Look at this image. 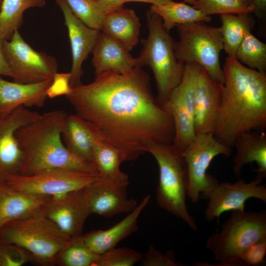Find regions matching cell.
Masks as SVG:
<instances>
[{
    "label": "cell",
    "mask_w": 266,
    "mask_h": 266,
    "mask_svg": "<svg viewBox=\"0 0 266 266\" xmlns=\"http://www.w3.org/2000/svg\"><path fill=\"white\" fill-rule=\"evenodd\" d=\"M33 261V256L25 249L0 240V266H22Z\"/></svg>",
    "instance_id": "e575fe53"
},
{
    "label": "cell",
    "mask_w": 266,
    "mask_h": 266,
    "mask_svg": "<svg viewBox=\"0 0 266 266\" xmlns=\"http://www.w3.org/2000/svg\"><path fill=\"white\" fill-rule=\"evenodd\" d=\"M263 179L255 177L246 183L239 178L233 183H219L211 192L204 211V217L208 222L213 221L225 212L245 210L246 201L250 198L259 199L266 202V184H261Z\"/></svg>",
    "instance_id": "4fadbf2b"
},
{
    "label": "cell",
    "mask_w": 266,
    "mask_h": 266,
    "mask_svg": "<svg viewBox=\"0 0 266 266\" xmlns=\"http://www.w3.org/2000/svg\"><path fill=\"white\" fill-rule=\"evenodd\" d=\"M179 39L175 41V52L180 62L196 63L217 81L224 83V74L220 63L223 50L220 27L197 21L176 26Z\"/></svg>",
    "instance_id": "ba28073f"
},
{
    "label": "cell",
    "mask_w": 266,
    "mask_h": 266,
    "mask_svg": "<svg viewBox=\"0 0 266 266\" xmlns=\"http://www.w3.org/2000/svg\"><path fill=\"white\" fill-rule=\"evenodd\" d=\"M3 51L12 72L13 81L33 83L52 79L58 65L52 56L35 51L23 39L18 31L5 40Z\"/></svg>",
    "instance_id": "30bf717a"
},
{
    "label": "cell",
    "mask_w": 266,
    "mask_h": 266,
    "mask_svg": "<svg viewBox=\"0 0 266 266\" xmlns=\"http://www.w3.org/2000/svg\"><path fill=\"white\" fill-rule=\"evenodd\" d=\"M45 3V0H3L0 10V36L9 39L22 25L25 11L42 7Z\"/></svg>",
    "instance_id": "f1b7e54d"
},
{
    "label": "cell",
    "mask_w": 266,
    "mask_h": 266,
    "mask_svg": "<svg viewBox=\"0 0 266 266\" xmlns=\"http://www.w3.org/2000/svg\"><path fill=\"white\" fill-rule=\"evenodd\" d=\"M236 155L233 160V170L239 177L245 165L255 162L258 167L253 168L256 177L264 179L266 177V133L265 131H251L239 136L233 146Z\"/></svg>",
    "instance_id": "603a6c76"
},
{
    "label": "cell",
    "mask_w": 266,
    "mask_h": 266,
    "mask_svg": "<svg viewBox=\"0 0 266 266\" xmlns=\"http://www.w3.org/2000/svg\"><path fill=\"white\" fill-rule=\"evenodd\" d=\"M55 1L63 12L68 31L72 55L70 85L73 87L81 84L83 63L92 53L101 31L88 27L78 19L65 0Z\"/></svg>",
    "instance_id": "e0dca14e"
},
{
    "label": "cell",
    "mask_w": 266,
    "mask_h": 266,
    "mask_svg": "<svg viewBox=\"0 0 266 266\" xmlns=\"http://www.w3.org/2000/svg\"><path fill=\"white\" fill-rule=\"evenodd\" d=\"M149 10L162 18L164 26L169 31L178 25L197 21L209 22L212 20L210 16L193 6L173 0L163 5H152Z\"/></svg>",
    "instance_id": "83f0119b"
},
{
    "label": "cell",
    "mask_w": 266,
    "mask_h": 266,
    "mask_svg": "<svg viewBox=\"0 0 266 266\" xmlns=\"http://www.w3.org/2000/svg\"><path fill=\"white\" fill-rule=\"evenodd\" d=\"M72 13L88 27L101 31L105 14L94 0H65Z\"/></svg>",
    "instance_id": "d6a6232c"
},
{
    "label": "cell",
    "mask_w": 266,
    "mask_h": 266,
    "mask_svg": "<svg viewBox=\"0 0 266 266\" xmlns=\"http://www.w3.org/2000/svg\"><path fill=\"white\" fill-rule=\"evenodd\" d=\"M39 212L72 238L82 234L85 222L91 214L83 189L52 196Z\"/></svg>",
    "instance_id": "9a60e30c"
},
{
    "label": "cell",
    "mask_w": 266,
    "mask_h": 266,
    "mask_svg": "<svg viewBox=\"0 0 266 266\" xmlns=\"http://www.w3.org/2000/svg\"><path fill=\"white\" fill-rule=\"evenodd\" d=\"M253 6V12L259 18L265 16L266 13V0H250Z\"/></svg>",
    "instance_id": "60d3db41"
},
{
    "label": "cell",
    "mask_w": 266,
    "mask_h": 266,
    "mask_svg": "<svg viewBox=\"0 0 266 266\" xmlns=\"http://www.w3.org/2000/svg\"><path fill=\"white\" fill-rule=\"evenodd\" d=\"M127 187L114 185L98 178L83 189L84 198L91 214L111 218L132 212L137 205L129 198Z\"/></svg>",
    "instance_id": "ac0fdd59"
},
{
    "label": "cell",
    "mask_w": 266,
    "mask_h": 266,
    "mask_svg": "<svg viewBox=\"0 0 266 266\" xmlns=\"http://www.w3.org/2000/svg\"><path fill=\"white\" fill-rule=\"evenodd\" d=\"M222 26L220 27L223 50L228 57L235 58L237 49L246 34L251 32L255 20L251 13L220 15Z\"/></svg>",
    "instance_id": "4316f807"
},
{
    "label": "cell",
    "mask_w": 266,
    "mask_h": 266,
    "mask_svg": "<svg viewBox=\"0 0 266 266\" xmlns=\"http://www.w3.org/2000/svg\"><path fill=\"white\" fill-rule=\"evenodd\" d=\"M51 197L20 192L0 181V229L11 221L38 212Z\"/></svg>",
    "instance_id": "7402d4cb"
},
{
    "label": "cell",
    "mask_w": 266,
    "mask_h": 266,
    "mask_svg": "<svg viewBox=\"0 0 266 266\" xmlns=\"http://www.w3.org/2000/svg\"><path fill=\"white\" fill-rule=\"evenodd\" d=\"M97 178V175L89 173L52 168L30 175H12L4 182L20 192L53 197L83 189Z\"/></svg>",
    "instance_id": "8fae6325"
},
{
    "label": "cell",
    "mask_w": 266,
    "mask_h": 266,
    "mask_svg": "<svg viewBox=\"0 0 266 266\" xmlns=\"http://www.w3.org/2000/svg\"><path fill=\"white\" fill-rule=\"evenodd\" d=\"M72 239L39 211L11 221L0 229V240L25 249L33 261L45 265L57 263Z\"/></svg>",
    "instance_id": "5b68a950"
},
{
    "label": "cell",
    "mask_w": 266,
    "mask_h": 266,
    "mask_svg": "<svg viewBox=\"0 0 266 266\" xmlns=\"http://www.w3.org/2000/svg\"><path fill=\"white\" fill-rule=\"evenodd\" d=\"M184 1L193 5L195 3L196 0H184Z\"/></svg>",
    "instance_id": "7bdbcfd3"
},
{
    "label": "cell",
    "mask_w": 266,
    "mask_h": 266,
    "mask_svg": "<svg viewBox=\"0 0 266 266\" xmlns=\"http://www.w3.org/2000/svg\"><path fill=\"white\" fill-rule=\"evenodd\" d=\"M70 77V72H56L47 90V98L53 99L60 96H66L69 94L72 90Z\"/></svg>",
    "instance_id": "74e56055"
},
{
    "label": "cell",
    "mask_w": 266,
    "mask_h": 266,
    "mask_svg": "<svg viewBox=\"0 0 266 266\" xmlns=\"http://www.w3.org/2000/svg\"><path fill=\"white\" fill-rule=\"evenodd\" d=\"M66 97L75 114L91 122L127 161L151 145L173 143L172 118L154 97L150 77L139 66L122 74L105 71L89 84L72 87Z\"/></svg>",
    "instance_id": "6da1fadb"
},
{
    "label": "cell",
    "mask_w": 266,
    "mask_h": 266,
    "mask_svg": "<svg viewBox=\"0 0 266 266\" xmlns=\"http://www.w3.org/2000/svg\"><path fill=\"white\" fill-rule=\"evenodd\" d=\"M200 66L196 63L186 64L181 82L161 105L172 118L175 129L173 144L181 151L189 145L196 135L194 124V88Z\"/></svg>",
    "instance_id": "7c38bea8"
},
{
    "label": "cell",
    "mask_w": 266,
    "mask_h": 266,
    "mask_svg": "<svg viewBox=\"0 0 266 266\" xmlns=\"http://www.w3.org/2000/svg\"><path fill=\"white\" fill-rule=\"evenodd\" d=\"M235 58L250 68L266 72V44L251 32L246 34L238 46Z\"/></svg>",
    "instance_id": "f546056e"
},
{
    "label": "cell",
    "mask_w": 266,
    "mask_h": 266,
    "mask_svg": "<svg viewBox=\"0 0 266 266\" xmlns=\"http://www.w3.org/2000/svg\"><path fill=\"white\" fill-rule=\"evenodd\" d=\"M92 54L96 77L109 70L124 73L138 66L137 58H133L122 44L101 32Z\"/></svg>",
    "instance_id": "44dd1931"
},
{
    "label": "cell",
    "mask_w": 266,
    "mask_h": 266,
    "mask_svg": "<svg viewBox=\"0 0 266 266\" xmlns=\"http://www.w3.org/2000/svg\"><path fill=\"white\" fill-rule=\"evenodd\" d=\"M146 20L148 34L142 40L143 47L137 57L138 65L141 67L147 66L152 69L157 90L156 100L161 105L181 82L185 64L176 58L175 41L162 18L149 10Z\"/></svg>",
    "instance_id": "277c9868"
},
{
    "label": "cell",
    "mask_w": 266,
    "mask_h": 266,
    "mask_svg": "<svg viewBox=\"0 0 266 266\" xmlns=\"http://www.w3.org/2000/svg\"><path fill=\"white\" fill-rule=\"evenodd\" d=\"M172 0H126V2H142L151 3L152 5H163L166 4Z\"/></svg>",
    "instance_id": "b9f144b4"
},
{
    "label": "cell",
    "mask_w": 266,
    "mask_h": 266,
    "mask_svg": "<svg viewBox=\"0 0 266 266\" xmlns=\"http://www.w3.org/2000/svg\"><path fill=\"white\" fill-rule=\"evenodd\" d=\"M147 152L156 159L159 169L156 200L163 209L182 219L193 230L198 227L186 204L188 174L182 151L172 144H155Z\"/></svg>",
    "instance_id": "8992f818"
},
{
    "label": "cell",
    "mask_w": 266,
    "mask_h": 266,
    "mask_svg": "<svg viewBox=\"0 0 266 266\" xmlns=\"http://www.w3.org/2000/svg\"><path fill=\"white\" fill-rule=\"evenodd\" d=\"M143 266H181L180 263L175 262L173 252L163 254L150 245L146 253L142 254L140 261Z\"/></svg>",
    "instance_id": "d590c367"
},
{
    "label": "cell",
    "mask_w": 266,
    "mask_h": 266,
    "mask_svg": "<svg viewBox=\"0 0 266 266\" xmlns=\"http://www.w3.org/2000/svg\"><path fill=\"white\" fill-rule=\"evenodd\" d=\"M52 80L20 83L4 80L0 75V115L8 114L21 106H43L47 98V90Z\"/></svg>",
    "instance_id": "ffe728a7"
},
{
    "label": "cell",
    "mask_w": 266,
    "mask_h": 266,
    "mask_svg": "<svg viewBox=\"0 0 266 266\" xmlns=\"http://www.w3.org/2000/svg\"><path fill=\"white\" fill-rule=\"evenodd\" d=\"M193 6L206 15L252 13L250 0H196Z\"/></svg>",
    "instance_id": "4dcf8cb0"
},
{
    "label": "cell",
    "mask_w": 266,
    "mask_h": 266,
    "mask_svg": "<svg viewBox=\"0 0 266 266\" xmlns=\"http://www.w3.org/2000/svg\"><path fill=\"white\" fill-rule=\"evenodd\" d=\"M142 254L128 247H114L97 254L94 266H132L140 262Z\"/></svg>",
    "instance_id": "836d02e7"
},
{
    "label": "cell",
    "mask_w": 266,
    "mask_h": 266,
    "mask_svg": "<svg viewBox=\"0 0 266 266\" xmlns=\"http://www.w3.org/2000/svg\"><path fill=\"white\" fill-rule=\"evenodd\" d=\"M266 254V238H265L250 246L239 259L244 266H258L264 263Z\"/></svg>",
    "instance_id": "8d00e7d4"
},
{
    "label": "cell",
    "mask_w": 266,
    "mask_h": 266,
    "mask_svg": "<svg viewBox=\"0 0 266 266\" xmlns=\"http://www.w3.org/2000/svg\"><path fill=\"white\" fill-rule=\"evenodd\" d=\"M266 238V211L233 210L219 233L208 238L206 247L221 266H244L239 258L250 246Z\"/></svg>",
    "instance_id": "52a82bcc"
},
{
    "label": "cell",
    "mask_w": 266,
    "mask_h": 266,
    "mask_svg": "<svg viewBox=\"0 0 266 266\" xmlns=\"http://www.w3.org/2000/svg\"><path fill=\"white\" fill-rule=\"evenodd\" d=\"M127 161L125 154L119 149L103 140L100 135L95 139L93 163L99 179L114 185L127 187L129 176L120 169Z\"/></svg>",
    "instance_id": "d4e9b609"
},
{
    "label": "cell",
    "mask_w": 266,
    "mask_h": 266,
    "mask_svg": "<svg viewBox=\"0 0 266 266\" xmlns=\"http://www.w3.org/2000/svg\"><path fill=\"white\" fill-rule=\"evenodd\" d=\"M97 256L78 236L72 238L62 251L57 263L64 266H91L94 265Z\"/></svg>",
    "instance_id": "1f68e13d"
},
{
    "label": "cell",
    "mask_w": 266,
    "mask_h": 266,
    "mask_svg": "<svg viewBox=\"0 0 266 266\" xmlns=\"http://www.w3.org/2000/svg\"><path fill=\"white\" fill-rule=\"evenodd\" d=\"M99 135L91 122L75 114L67 115L62 132L65 146L74 155L92 164L94 143Z\"/></svg>",
    "instance_id": "cb8c5ba5"
},
{
    "label": "cell",
    "mask_w": 266,
    "mask_h": 266,
    "mask_svg": "<svg viewBox=\"0 0 266 266\" xmlns=\"http://www.w3.org/2000/svg\"><path fill=\"white\" fill-rule=\"evenodd\" d=\"M232 148L219 141L212 133L196 134L182 153L188 174L187 197L196 203L200 197L208 200L219 182L207 170L213 159L220 155L230 156Z\"/></svg>",
    "instance_id": "9c48e42d"
},
{
    "label": "cell",
    "mask_w": 266,
    "mask_h": 266,
    "mask_svg": "<svg viewBox=\"0 0 266 266\" xmlns=\"http://www.w3.org/2000/svg\"><path fill=\"white\" fill-rule=\"evenodd\" d=\"M5 39L0 36V75L12 77V72L6 62L3 51V43Z\"/></svg>",
    "instance_id": "ab89813d"
},
{
    "label": "cell",
    "mask_w": 266,
    "mask_h": 266,
    "mask_svg": "<svg viewBox=\"0 0 266 266\" xmlns=\"http://www.w3.org/2000/svg\"><path fill=\"white\" fill-rule=\"evenodd\" d=\"M222 68L225 79L214 135L232 148L241 134L266 129V72L228 56Z\"/></svg>",
    "instance_id": "7a4b0ae2"
},
{
    "label": "cell",
    "mask_w": 266,
    "mask_h": 266,
    "mask_svg": "<svg viewBox=\"0 0 266 266\" xmlns=\"http://www.w3.org/2000/svg\"><path fill=\"white\" fill-rule=\"evenodd\" d=\"M150 195L145 196L137 206L119 222L105 230L93 231L78 237L97 254L104 253L130 236L138 229V220L142 211L150 201Z\"/></svg>",
    "instance_id": "d6986e66"
},
{
    "label": "cell",
    "mask_w": 266,
    "mask_h": 266,
    "mask_svg": "<svg viewBox=\"0 0 266 266\" xmlns=\"http://www.w3.org/2000/svg\"><path fill=\"white\" fill-rule=\"evenodd\" d=\"M67 115L62 110L50 111L16 132L23 155L19 174L30 175L48 169L63 168L98 176L93 164L65 146L62 132Z\"/></svg>",
    "instance_id": "3957f363"
},
{
    "label": "cell",
    "mask_w": 266,
    "mask_h": 266,
    "mask_svg": "<svg viewBox=\"0 0 266 266\" xmlns=\"http://www.w3.org/2000/svg\"><path fill=\"white\" fill-rule=\"evenodd\" d=\"M223 83L214 79L201 66L197 76L194 95L195 134H214L220 107Z\"/></svg>",
    "instance_id": "2e32d148"
},
{
    "label": "cell",
    "mask_w": 266,
    "mask_h": 266,
    "mask_svg": "<svg viewBox=\"0 0 266 266\" xmlns=\"http://www.w3.org/2000/svg\"><path fill=\"white\" fill-rule=\"evenodd\" d=\"M140 29L139 19L134 10L123 7L105 15L100 31L130 51L139 41Z\"/></svg>",
    "instance_id": "484cf974"
},
{
    "label": "cell",
    "mask_w": 266,
    "mask_h": 266,
    "mask_svg": "<svg viewBox=\"0 0 266 266\" xmlns=\"http://www.w3.org/2000/svg\"><path fill=\"white\" fill-rule=\"evenodd\" d=\"M3 0H0V10Z\"/></svg>",
    "instance_id": "ee69618b"
},
{
    "label": "cell",
    "mask_w": 266,
    "mask_h": 266,
    "mask_svg": "<svg viewBox=\"0 0 266 266\" xmlns=\"http://www.w3.org/2000/svg\"><path fill=\"white\" fill-rule=\"evenodd\" d=\"M105 15L123 7L126 0H94Z\"/></svg>",
    "instance_id": "f35d334b"
},
{
    "label": "cell",
    "mask_w": 266,
    "mask_h": 266,
    "mask_svg": "<svg viewBox=\"0 0 266 266\" xmlns=\"http://www.w3.org/2000/svg\"><path fill=\"white\" fill-rule=\"evenodd\" d=\"M40 115L21 106L8 114L0 115V181L20 173L23 155L15 133Z\"/></svg>",
    "instance_id": "5bb4252c"
}]
</instances>
